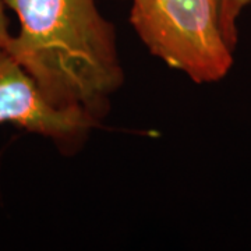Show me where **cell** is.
Returning <instances> with one entry per match:
<instances>
[{
    "instance_id": "5",
    "label": "cell",
    "mask_w": 251,
    "mask_h": 251,
    "mask_svg": "<svg viewBox=\"0 0 251 251\" xmlns=\"http://www.w3.org/2000/svg\"><path fill=\"white\" fill-rule=\"evenodd\" d=\"M4 1L0 0V49H4V46L9 41L10 34L7 29V18L4 14Z\"/></svg>"
},
{
    "instance_id": "2",
    "label": "cell",
    "mask_w": 251,
    "mask_h": 251,
    "mask_svg": "<svg viewBox=\"0 0 251 251\" xmlns=\"http://www.w3.org/2000/svg\"><path fill=\"white\" fill-rule=\"evenodd\" d=\"M130 23L153 56L197 84L222 80L232 69L221 0H131Z\"/></svg>"
},
{
    "instance_id": "4",
    "label": "cell",
    "mask_w": 251,
    "mask_h": 251,
    "mask_svg": "<svg viewBox=\"0 0 251 251\" xmlns=\"http://www.w3.org/2000/svg\"><path fill=\"white\" fill-rule=\"evenodd\" d=\"M251 0H221V25L227 46L234 52L237 45V20Z\"/></svg>"
},
{
    "instance_id": "1",
    "label": "cell",
    "mask_w": 251,
    "mask_h": 251,
    "mask_svg": "<svg viewBox=\"0 0 251 251\" xmlns=\"http://www.w3.org/2000/svg\"><path fill=\"white\" fill-rule=\"evenodd\" d=\"M20 20L4 50L60 109L102 116L125 81L113 25L95 0H3Z\"/></svg>"
},
{
    "instance_id": "3",
    "label": "cell",
    "mask_w": 251,
    "mask_h": 251,
    "mask_svg": "<svg viewBox=\"0 0 251 251\" xmlns=\"http://www.w3.org/2000/svg\"><path fill=\"white\" fill-rule=\"evenodd\" d=\"M0 123H14L28 131L63 144H75L98 119L80 109L52 105L20 64L0 49Z\"/></svg>"
}]
</instances>
